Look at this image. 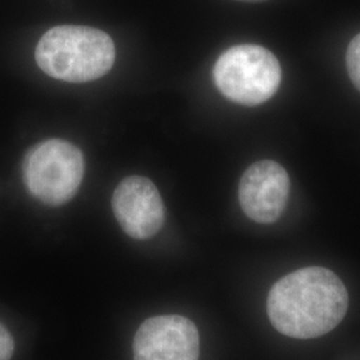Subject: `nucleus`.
Returning a JSON list of instances; mask_svg holds the SVG:
<instances>
[{"label": "nucleus", "instance_id": "f257e3e1", "mask_svg": "<svg viewBox=\"0 0 360 360\" xmlns=\"http://www.w3.org/2000/svg\"><path fill=\"white\" fill-rule=\"evenodd\" d=\"M348 309L347 288L324 267L294 271L272 285L267 314L274 328L295 339H314L333 331Z\"/></svg>", "mask_w": 360, "mask_h": 360}, {"label": "nucleus", "instance_id": "f03ea898", "mask_svg": "<svg viewBox=\"0 0 360 360\" xmlns=\"http://www.w3.org/2000/svg\"><path fill=\"white\" fill-rule=\"evenodd\" d=\"M35 58L47 75L86 83L104 77L115 63V44L102 30L86 26H56L39 40Z\"/></svg>", "mask_w": 360, "mask_h": 360}, {"label": "nucleus", "instance_id": "7ed1b4c3", "mask_svg": "<svg viewBox=\"0 0 360 360\" xmlns=\"http://www.w3.org/2000/svg\"><path fill=\"white\" fill-rule=\"evenodd\" d=\"M212 75L227 99L254 107L275 95L282 82V67L270 50L257 44H239L219 56Z\"/></svg>", "mask_w": 360, "mask_h": 360}, {"label": "nucleus", "instance_id": "20e7f679", "mask_svg": "<svg viewBox=\"0 0 360 360\" xmlns=\"http://www.w3.org/2000/svg\"><path fill=\"white\" fill-rule=\"evenodd\" d=\"M84 175V156L63 139L39 143L27 153L23 179L30 193L49 206H62L77 193Z\"/></svg>", "mask_w": 360, "mask_h": 360}, {"label": "nucleus", "instance_id": "39448f33", "mask_svg": "<svg viewBox=\"0 0 360 360\" xmlns=\"http://www.w3.org/2000/svg\"><path fill=\"white\" fill-rule=\"evenodd\" d=\"M134 360H199V331L180 315L147 319L134 338Z\"/></svg>", "mask_w": 360, "mask_h": 360}, {"label": "nucleus", "instance_id": "423d86ee", "mask_svg": "<svg viewBox=\"0 0 360 360\" xmlns=\"http://www.w3.org/2000/svg\"><path fill=\"white\" fill-rule=\"evenodd\" d=\"M112 211L123 231L138 240L155 236L166 219L165 205L156 186L136 175L117 184L112 195Z\"/></svg>", "mask_w": 360, "mask_h": 360}, {"label": "nucleus", "instance_id": "0eeeda50", "mask_svg": "<svg viewBox=\"0 0 360 360\" xmlns=\"http://www.w3.org/2000/svg\"><path fill=\"white\" fill-rule=\"evenodd\" d=\"M288 193V174L274 160L254 163L239 183V203L245 217L260 224H270L282 217Z\"/></svg>", "mask_w": 360, "mask_h": 360}, {"label": "nucleus", "instance_id": "6e6552de", "mask_svg": "<svg viewBox=\"0 0 360 360\" xmlns=\"http://www.w3.org/2000/svg\"><path fill=\"white\" fill-rule=\"evenodd\" d=\"M348 75L354 86L360 91V34L351 40L347 49Z\"/></svg>", "mask_w": 360, "mask_h": 360}, {"label": "nucleus", "instance_id": "1a4fd4ad", "mask_svg": "<svg viewBox=\"0 0 360 360\" xmlns=\"http://www.w3.org/2000/svg\"><path fill=\"white\" fill-rule=\"evenodd\" d=\"M13 339L8 330L0 323V360H10L13 354Z\"/></svg>", "mask_w": 360, "mask_h": 360}, {"label": "nucleus", "instance_id": "9d476101", "mask_svg": "<svg viewBox=\"0 0 360 360\" xmlns=\"http://www.w3.org/2000/svg\"><path fill=\"white\" fill-rule=\"evenodd\" d=\"M238 1H245V3H262V1H267V0H238Z\"/></svg>", "mask_w": 360, "mask_h": 360}]
</instances>
